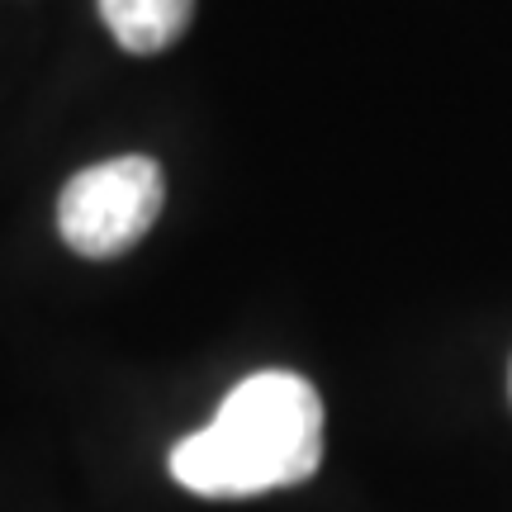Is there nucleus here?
I'll return each mask as SVG.
<instances>
[{"label":"nucleus","instance_id":"obj_1","mask_svg":"<svg viewBox=\"0 0 512 512\" xmlns=\"http://www.w3.org/2000/svg\"><path fill=\"white\" fill-rule=\"evenodd\" d=\"M323 465V399L294 370H256L195 437L176 441L171 479L200 498L290 489Z\"/></svg>","mask_w":512,"mask_h":512},{"label":"nucleus","instance_id":"obj_2","mask_svg":"<svg viewBox=\"0 0 512 512\" xmlns=\"http://www.w3.org/2000/svg\"><path fill=\"white\" fill-rule=\"evenodd\" d=\"M166 204L162 166L152 157H110L76 171L57 200V233L76 256L114 261L152 233Z\"/></svg>","mask_w":512,"mask_h":512},{"label":"nucleus","instance_id":"obj_3","mask_svg":"<svg viewBox=\"0 0 512 512\" xmlns=\"http://www.w3.org/2000/svg\"><path fill=\"white\" fill-rule=\"evenodd\" d=\"M100 19L124 53H162L190 29L195 0H100Z\"/></svg>","mask_w":512,"mask_h":512},{"label":"nucleus","instance_id":"obj_4","mask_svg":"<svg viewBox=\"0 0 512 512\" xmlns=\"http://www.w3.org/2000/svg\"><path fill=\"white\" fill-rule=\"evenodd\" d=\"M508 389H512V380H508Z\"/></svg>","mask_w":512,"mask_h":512}]
</instances>
